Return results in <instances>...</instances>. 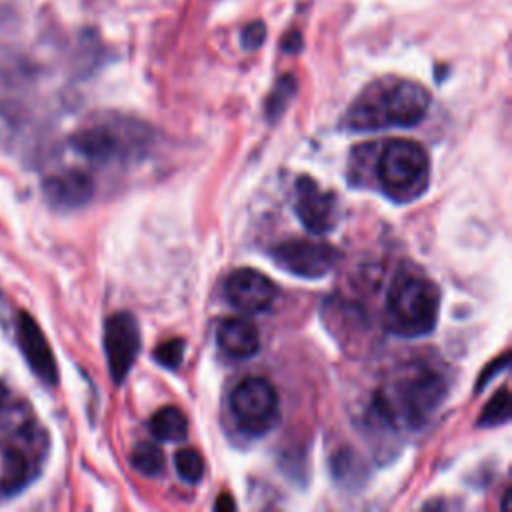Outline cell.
I'll return each mask as SVG.
<instances>
[{
	"instance_id": "cell-15",
	"label": "cell",
	"mask_w": 512,
	"mask_h": 512,
	"mask_svg": "<svg viewBox=\"0 0 512 512\" xmlns=\"http://www.w3.org/2000/svg\"><path fill=\"white\" fill-rule=\"evenodd\" d=\"M150 432L162 442H180L188 434V420L176 406H162L150 418Z\"/></svg>"
},
{
	"instance_id": "cell-4",
	"label": "cell",
	"mask_w": 512,
	"mask_h": 512,
	"mask_svg": "<svg viewBox=\"0 0 512 512\" xmlns=\"http://www.w3.org/2000/svg\"><path fill=\"white\" fill-rule=\"evenodd\" d=\"M376 176L382 192L406 204L420 198L430 184V158L422 144L406 138L390 140L376 162Z\"/></svg>"
},
{
	"instance_id": "cell-16",
	"label": "cell",
	"mask_w": 512,
	"mask_h": 512,
	"mask_svg": "<svg viewBox=\"0 0 512 512\" xmlns=\"http://www.w3.org/2000/svg\"><path fill=\"white\" fill-rule=\"evenodd\" d=\"M130 464L144 476L156 478L164 472V454L156 444L140 442L130 452Z\"/></svg>"
},
{
	"instance_id": "cell-21",
	"label": "cell",
	"mask_w": 512,
	"mask_h": 512,
	"mask_svg": "<svg viewBox=\"0 0 512 512\" xmlns=\"http://www.w3.org/2000/svg\"><path fill=\"white\" fill-rule=\"evenodd\" d=\"M264 38H266V26H264V22L258 20V22H250L242 30V40L240 42L246 50H256V48L262 46Z\"/></svg>"
},
{
	"instance_id": "cell-9",
	"label": "cell",
	"mask_w": 512,
	"mask_h": 512,
	"mask_svg": "<svg viewBox=\"0 0 512 512\" xmlns=\"http://www.w3.org/2000/svg\"><path fill=\"white\" fill-rule=\"evenodd\" d=\"M294 212L310 234H326L336 228L338 222V200L332 192L322 190L310 176L296 180Z\"/></svg>"
},
{
	"instance_id": "cell-14",
	"label": "cell",
	"mask_w": 512,
	"mask_h": 512,
	"mask_svg": "<svg viewBox=\"0 0 512 512\" xmlns=\"http://www.w3.org/2000/svg\"><path fill=\"white\" fill-rule=\"evenodd\" d=\"M32 476V464L22 448H6L0 466V492L12 496L20 492Z\"/></svg>"
},
{
	"instance_id": "cell-22",
	"label": "cell",
	"mask_w": 512,
	"mask_h": 512,
	"mask_svg": "<svg viewBox=\"0 0 512 512\" xmlns=\"http://www.w3.org/2000/svg\"><path fill=\"white\" fill-rule=\"evenodd\" d=\"M508 360H510V356H508V354H502L496 362H492V364L488 366V370L478 378V382H476V390H482V388L486 386V382H488L492 376H496L498 372H502V370L508 366Z\"/></svg>"
},
{
	"instance_id": "cell-6",
	"label": "cell",
	"mask_w": 512,
	"mask_h": 512,
	"mask_svg": "<svg viewBox=\"0 0 512 512\" xmlns=\"http://www.w3.org/2000/svg\"><path fill=\"white\" fill-rule=\"evenodd\" d=\"M230 410L240 430L252 436L266 434L280 416L278 392L266 378L248 376L232 390Z\"/></svg>"
},
{
	"instance_id": "cell-5",
	"label": "cell",
	"mask_w": 512,
	"mask_h": 512,
	"mask_svg": "<svg viewBox=\"0 0 512 512\" xmlns=\"http://www.w3.org/2000/svg\"><path fill=\"white\" fill-rule=\"evenodd\" d=\"M146 144L148 136L144 126L132 124L130 120L100 122L86 126L72 136L74 150L98 166L126 162L132 156H138Z\"/></svg>"
},
{
	"instance_id": "cell-1",
	"label": "cell",
	"mask_w": 512,
	"mask_h": 512,
	"mask_svg": "<svg viewBox=\"0 0 512 512\" xmlns=\"http://www.w3.org/2000/svg\"><path fill=\"white\" fill-rule=\"evenodd\" d=\"M448 394L446 378L428 364L410 362L390 372L374 392L372 410L394 430H418L430 422Z\"/></svg>"
},
{
	"instance_id": "cell-18",
	"label": "cell",
	"mask_w": 512,
	"mask_h": 512,
	"mask_svg": "<svg viewBox=\"0 0 512 512\" xmlns=\"http://www.w3.org/2000/svg\"><path fill=\"white\" fill-rule=\"evenodd\" d=\"M294 92H296L294 76L286 74V76H282L276 82V86L272 88V92H270V96L266 100V116H268L270 122H274V120H278L282 116V112L286 110V106H288L290 98L294 96Z\"/></svg>"
},
{
	"instance_id": "cell-11",
	"label": "cell",
	"mask_w": 512,
	"mask_h": 512,
	"mask_svg": "<svg viewBox=\"0 0 512 512\" xmlns=\"http://www.w3.org/2000/svg\"><path fill=\"white\" fill-rule=\"evenodd\" d=\"M16 340L26 358L30 370L44 380L46 384L54 386L58 382V366L52 354V348L36 324V320L28 312H18L16 318Z\"/></svg>"
},
{
	"instance_id": "cell-7",
	"label": "cell",
	"mask_w": 512,
	"mask_h": 512,
	"mask_svg": "<svg viewBox=\"0 0 512 512\" xmlns=\"http://www.w3.org/2000/svg\"><path fill=\"white\" fill-rule=\"evenodd\" d=\"M270 256L278 268L294 276L320 278L336 266L340 252L320 240H288L274 246Z\"/></svg>"
},
{
	"instance_id": "cell-12",
	"label": "cell",
	"mask_w": 512,
	"mask_h": 512,
	"mask_svg": "<svg viewBox=\"0 0 512 512\" xmlns=\"http://www.w3.org/2000/svg\"><path fill=\"white\" fill-rule=\"evenodd\" d=\"M42 192L50 206L74 210L90 202L94 196V180L80 168H66L50 174L42 182Z\"/></svg>"
},
{
	"instance_id": "cell-3",
	"label": "cell",
	"mask_w": 512,
	"mask_h": 512,
	"mask_svg": "<svg viewBox=\"0 0 512 512\" xmlns=\"http://www.w3.org/2000/svg\"><path fill=\"white\" fill-rule=\"evenodd\" d=\"M440 312L438 286L420 274H400L386 296L384 324L392 334L414 338L436 328Z\"/></svg>"
},
{
	"instance_id": "cell-8",
	"label": "cell",
	"mask_w": 512,
	"mask_h": 512,
	"mask_svg": "<svg viewBox=\"0 0 512 512\" xmlns=\"http://www.w3.org/2000/svg\"><path fill=\"white\" fill-rule=\"evenodd\" d=\"M142 340L136 318L130 312H116L104 324V352L110 376L122 384L134 360L138 358Z\"/></svg>"
},
{
	"instance_id": "cell-19",
	"label": "cell",
	"mask_w": 512,
	"mask_h": 512,
	"mask_svg": "<svg viewBox=\"0 0 512 512\" xmlns=\"http://www.w3.org/2000/svg\"><path fill=\"white\" fill-rule=\"evenodd\" d=\"M176 472L184 482H198L204 476V458L198 450L194 448H182L174 456Z\"/></svg>"
},
{
	"instance_id": "cell-17",
	"label": "cell",
	"mask_w": 512,
	"mask_h": 512,
	"mask_svg": "<svg viewBox=\"0 0 512 512\" xmlns=\"http://www.w3.org/2000/svg\"><path fill=\"white\" fill-rule=\"evenodd\" d=\"M510 418V392L508 388H500L484 406L478 418V426L492 428L508 422Z\"/></svg>"
},
{
	"instance_id": "cell-13",
	"label": "cell",
	"mask_w": 512,
	"mask_h": 512,
	"mask_svg": "<svg viewBox=\"0 0 512 512\" xmlns=\"http://www.w3.org/2000/svg\"><path fill=\"white\" fill-rule=\"evenodd\" d=\"M216 342L220 350L234 360L252 358L260 348L258 328L250 320L240 316L226 318L218 324Z\"/></svg>"
},
{
	"instance_id": "cell-20",
	"label": "cell",
	"mask_w": 512,
	"mask_h": 512,
	"mask_svg": "<svg viewBox=\"0 0 512 512\" xmlns=\"http://www.w3.org/2000/svg\"><path fill=\"white\" fill-rule=\"evenodd\" d=\"M184 352H186V340L170 338L154 348V360L166 368H178L184 360Z\"/></svg>"
},
{
	"instance_id": "cell-2",
	"label": "cell",
	"mask_w": 512,
	"mask_h": 512,
	"mask_svg": "<svg viewBox=\"0 0 512 512\" xmlns=\"http://www.w3.org/2000/svg\"><path fill=\"white\" fill-rule=\"evenodd\" d=\"M430 92L414 80H378L348 108L344 126L356 132L382 128H410L424 120Z\"/></svg>"
},
{
	"instance_id": "cell-24",
	"label": "cell",
	"mask_w": 512,
	"mask_h": 512,
	"mask_svg": "<svg viewBox=\"0 0 512 512\" xmlns=\"http://www.w3.org/2000/svg\"><path fill=\"white\" fill-rule=\"evenodd\" d=\"M6 396H8V390H6L4 382L0 380V408H2V406H4V402H6Z\"/></svg>"
},
{
	"instance_id": "cell-23",
	"label": "cell",
	"mask_w": 512,
	"mask_h": 512,
	"mask_svg": "<svg viewBox=\"0 0 512 512\" xmlns=\"http://www.w3.org/2000/svg\"><path fill=\"white\" fill-rule=\"evenodd\" d=\"M214 508L216 510H234V502H232V498L228 496V494H220L218 496V500H216V504H214Z\"/></svg>"
},
{
	"instance_id": "cell-10",
	"label": "cell",
	"mask_w": 512,
	"mask_h": 512,
	"mask_svg": "<svg viewBox=\"0 0 512 512\" xmlns=\"http://www.w3.org/2000/svg\"><path fill=\"white\" fill-rule=\"evenodd\" d=\"M224 294L236 310L246 314H258L274 304L278 288L260 270L238 268L226 278Z\"/></svg>"
}]
</instances>
